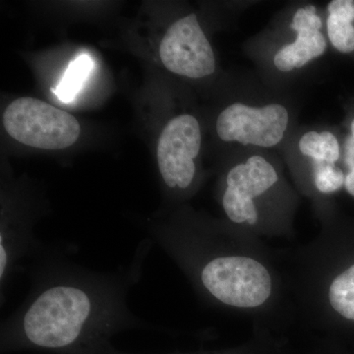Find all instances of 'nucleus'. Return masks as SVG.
Wrapping results in <instances>:
<instances>
[{"instance_id":"obj_1","label":"nucleus","mask_w":354,"mask_h":354,"mask_svg":"<svg viewBox=\"0 0 354 354\" xmlns=\"http://www.w3.org/2000/svg\"><path fill=\"white\" fill-rule=\"evenodd\" d=\"M150 248V242H142L130 264L111 272L88 269L46 249L31 263V290L2 321L3 335L37 348L67 349L145 325L127 297L141 279Z\"/></svg>"},{"instance_id":"obj_2","label":"nucleus","mask_w":354,"mask_h":354,"mask_svg":"<svg viewBox=\"0 0 354 354\" xmlns=\"http://www.w3.org/2000/svg\"><path fill=\"white\" fill-rule=\"evenodd\" d=\"M152 234L209 306L255 322L288 320L295 312L286 274L264 241L227 223L194 221L160 223Z\"/></svg>"},{"instance_id":"obj_3","label":"nucleus","mask_w":354,"mask_h":354,"mask_svg":"<svg viewBox=\"0 0 354 354\" xmlns=\"http://www.w3.org/2000/svg\"><path fill=\"white\" fill-rule=\"evenodd\" d=\"M288 202L281 171L265 156H248L232 165L223 177L221 205L225 223L249 236L261 241L292 236Z\"/></svg>"},{"instance_id":"obj_4","label":"nucleus","mask_w":354,"mask_h":354,"mask_svg":"<svg viewBox=\"0 0 354 354\" xmlns=\"http://www.w3.org/2000/svg\"><path fill=\"white\" fill-rule=\"evenodd\" d=\"M3 124L13 139L44 150L68 148L81 131L73 115L34 97L11 102L4 111Z\"/></svg>"},{"instance_id":"obj_5","label":"nucleus","mask_w":354,"mask_h":354,"mask_svg":"<svg viewBox=\"0 0 354 354\" xmlns=\"http://www.w3.org/2000/svg\"><path fill=\"white\" fill-rule=\"evenodd\" d=\"M201 143V127L191 114L172 118L160 134L158 169L165 185L176 194H186L194 187Z\"/></svg>"},{"instance_id":"obj_6","label":"nucleus","mask_w":354,"mask_h":354,"mask_svg":"<svg viewBox=\"0 0 354 354\" xmlns=\"http://www.w3.org/2000/svg\"><path fill=\"white\" fill-rule=\"evenodd\" d=\"M290 122V113L283 104L234 102L218 114L216 129L220 139L228 143L268 149L281 144Z\"/></svg>"},{"instance_id":"obj_7","label":"nucleus","mask_w":354,"mask_h":354,"mask_svg":"<svg viewBox=\"0 0 354 354\" xmlns=\"http://www.w3.org/2000/svg\"><path fill=\"white\" fill-rule=\"evenodd\" d=\"M165 68L176 75L201 79L216 71V57L197 16L191 13L167 29L160 46Z\"/></svg>"},{"instance_id":"obj_8","label":"nucleus","mask_w":354,"mask_h":354,"mask_svg":"<svg viewBox=\"0 0 354 354\" xmlns=\"http://www.w3.org/2000/svg\"><path fill=\"white\" fill-rule=\"evenodd\" d=\"M295 32V41L281 46L274 55V67L283 73L302 68L322 57L327 50V39L322 32V18L314 6L299 7L290 25Z\"/></svg>"},{"instance_id":"obj_9","label":"nucleus","mask_w":354,"mask_h":354,"mask_svg":"<svg viewBox=\"0 0 354 354\" xmlns=\"http://www.w3.org/2000/svg\"><path fill=\"white\" fill-rule=\"evenodd\" d=\"M328 38L333 46L342 53L354 51V1L333 0L328 4Z\"/></svg>"},{"instance_id":"obj_10","label":"nucleus","mask_w":354,"mask_h":354,"mask_svg":"<svg viewBox=\"0 0 354 354\" xmlns=\"http://www.w3.org/2000/svg\"><path fill=\"white\" fill-rule=\"evenodd\" d=\"M298 150L310 162L337 165L341 160L342 149L339 140L328 130L305 132L298 141Z\"/></svg>"},{"instance_id":"obj_11","label":"nucleus","mask_w":354,"mask_h":354,"mask_svg":"<svg viewBox=\"0 0 354 354\" xmlns=\"http://www.w3.org/2000/svg\"><path fill=\"white\" fill-rule=\"evenodd\" d=\"M94 68V62L88 55L82 53L70 62L62 80L53 90L58 99L64 102L73 101L77 94L82 90L84 84Z\"/></svg>"},{"instance_id":"obj_12","label":"nucleus","mask_w":354,"mask_h":354,"mask_svg":"<svg viewBox=\"0 0 354 354\" xmlns=\"http://www.w3.org/2000/svg\"><path fill=\"white\" fill-rule=\"evenodd\" d=\"M309 176L312 192L320 197L339 192L346 183V172L328 162H310Z\"/></svg>"},{"instance_id":"obj_13","label":"nucleus","mask_w":354,"mask_h":354,"mask_svg":"<svg viewBox=\"0 0 354 354\" xmlns=\"http://www.w3.org/2000/svg\"><path fill=\"white\" fill-rule=\"evenodd\" d=\"M344 160L346 164V183L344 188L351 196L354 197V120L351 125V134L344 146Z\"/></svg>"}]
</instances>
